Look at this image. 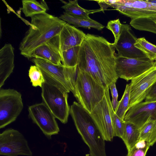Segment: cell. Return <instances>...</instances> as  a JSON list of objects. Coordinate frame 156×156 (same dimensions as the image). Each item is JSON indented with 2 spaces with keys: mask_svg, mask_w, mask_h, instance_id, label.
Segmentation results:
<instances>
[{
  "mask_svg": "<svg viewBox=\"0 0 156 156\" xmlns=\"http://www.w3.org/2000/svg\"><path fill=\"white\" fill-rule=\"evenodd\" d=\"M145 100L146 101L156 102V82L151 88Z\"/></svg>",
  "mask_w": 156,
  "mask_h": 156,
  "instance_id": "1f68e13d",
  "label": "cell"
},
{
  "mask_svg": "<svg viewBox=\"0 0 156 156\" xmlns=\"http://www.w3.org/2000/svg\"><path fill=\"white\" fill-rule=\"evenodd\" d=\"M32 58L42 59L55 65L63 66L59 35L37 48L31 55L30 59Z\"/></svg>",
  "mask_w": 156,
  "mask_h": 156,
  "instance_id": "2e32d148",
  "label": "cell"
},
{
  "mask_svg": "<svg viewBox=\"0 0 156 156\" xmlns=\"http://www.w3.org/2000/svg\"><path fill=\"white\" fill-rule=\"evenodd\" d=\"M22 11L25 16L31 17L46 12L48 8L46 2L40 3L35 0H24L22 1Z\"/></svg>",
  "mask_w": 156,
  "mask_h": 156,
  "instance_id": "7402d4cb",
  "label": "cell"
},
{
  "mask_svg": "<svg viewBox=\"0 0 156 156\" xmlns=\"http://www.w3.org/2000/svg\"><path fill=\"white\" fill-rule=\"evenodd\" d=\"M156 64V62L147 57L127 58L118 56L116 54L115 72L119 78L128 81L142 74Z\"/></svg>",
  "mask_w": 156,
  "mask_h": 156,
  "instance_id": "30bf717a",
  "label": "cell"
},
{
  "mask_svg": "<svg viewBox=\"0 0 156 156\" xmlns=\"http://www.w3.org/2000/svg\"><path fill=\"white\" fill-rule=\"evenodd\" d=\"M28 76L33 87H42L45 80L41 71L37 66H31L29 70Z\"/></svg>",
  "mask_w": 156,
  "mask_h": 156,
  "instance_id": "83f0119b",
  "label": "cell"
},
{
  "mask_svg": "<svg viewBox=\"0 0 156 156\" xmlns=\"http://www.w3.org/2000/svg\"><path fill=\"white\" fill-rule=\"evenodd\" d=\"M61 8L64 9L65 12L74 17L87 20L91 19L89 14L101 11L100 9L94 10L84 9L79 5L77 0H69Z\"/></svg>",
  "mask_w": 156,
  "mask_h": 156,
  "instance_id": "d6986e66",
  "label": "cell"
},
{
  "mask_svg": "<svg viewBox=\"0 0 156 156\" xmlns=\"http://www.w3.org/2000/svg\"><path fill=\"white\" fill-rule=\"evenodd\" d=\"M0 154L32 156L33 153L23 134L17 130L8 128L0 134Z\"/></svg>",
  "mask_w": 156,
  "mask_h": 156,
  "instance_id": "ba28073f",
  "label": "cell"
},
{
  "mask_svg": "<svg viewBox=\"0 0 156 156\" xmlns=\"http://www.w3.org/2000/svg\"><path fill=\"white\" fill-rule=\"evenodd\" d=\"M80 47H73L62 53V62L64 66L70 67L77 66Z\"/></svg>",
  "mask_w": 156,
  "mask_h": 156,
  "instance_id": "d4e9b609",
  "label": "cell"
},
{
  "mask_svg": "<svg viewBox=\"0 0 156 156\" xmlns=\"http://www.w3.org/2000/svg\"><path fill=\"white\" fill-rule=\"evenodd\" d=\"M29 27L19 47L20 54L30 59L34 51L58 35L66 22L46 12L31 17Z\"/></svg>",
  "mask_w": 156,
  "mask_h": 156,
  "instance_id": "7a4b0ae2",
  "label": "cell"
},
{
  "mask_svg": "<svg viewBox=\"0 0 156 156\" xmlns=\"http://www.w3.org/2000/svg\"><path fill=\"white\" fill-rule=\"evenodd\" d=\"M156 82V64L147 71L131 80L129 83V109L145 99L151 88Z\"/></svg>",
  "mask_w": 156,
  "mask_h": 156,
  "instance_id": "4fadbf2b",
  "label": "cell"
},
{
  "mask_svg": "<svg viewBox=\"0 0 156 156\" xmlns=\"http://www.w3.org/2000/svg\"><path fill=\"white\" fill-rule=\"evenodd\" d=\"M14 48L5 44L0 50V87L13 72L14 67Z\"/></svg>",
  "mask_w": 156,
  "mask_h": 156,
  "instance_id": "ac0fdd59",
  "label": "cell"
},
{
  "mask_svg": "<svg viewBox=\"0 0 156 156\" xmlns=\"http://www.w3.org/2000/svg\"><path fill=\"white\" fill-rule=\"evenodd\" d=\"M125 127V121L115 113L113 126L114 137L117 136L121 138L124 134Z\"/></svg>",
  "mask_w": 156,
  "mask_h": 156,
  "instance_id": "4dcf8cb0",
  "label": "cell"
},
{
  "mask_svg": "<svg viewBox=\"0 0 156 156\" xmlns=\"http://www.w3.org/2000/svg\"><path fill=\"white\" fill-rule=\"evenodd\" d=\"M41 71L45 80L41 88L43 102L56 118L66 124L70 111L68 102V93L69 92L58 80Z\"/></svg>",
  "mask_w": 156,
  "mask_h": 156,
  "instance_id": "277c9868",
  "label": "cell"
},
{
  "mask_svg": "<svg viewBox=\"0 0 156 156\" xmlns=\"http://www.w3.org/2000/svg\"><path fill=\"white\" fill-rule=\"evenodd\" d=\"M30 60L41 71L58 80L69 92L71 91L74 94L77 66L66 67L39 58H32Z\"/></svg>",
  "mask_w": 156,
  "mask_h": 156,
  "instance_id": "9c48e42d",
  "label": "cell"
},
{
  "mask_svg": "<svg viewBox=\"0 0 156 156\" xmlns=\"http://www.w3.org/2000/svg\"><path fill=\"white\" fill-rule=\"evenodd\" d=\"M112 7L131 20L156 16V4L147 0H116Z\"/></svg>",
  "mask_w": 156,
  "mask_h": 156,
  "instance_id": "7c38bea8",
  "label": "cell"
},
{
  "mask_svg": "<svg viewBox=\"0 0 156 156\" xmlns=\"http://www.w3.org/2000/svg\"><path fill=\"white\" fill-rule=\"evenodd\" d=\"M107 87L101 101L90 113L103 137L107 141H112L114 137L113 126L114 110L111 103L109 91Z\"/></svg>",
  "mask_w": 156,
  "mask_h": 156,
  "instance_id": "8992f818",
  "label": "cell"
},
{
  "mask_svg": "<svg viewBox=\"0 0 156 156\" xmlns=\"http://www.w3.org/2000/svg\"><path fill=\"white\" fill-rule=\"evenodd\" d=\"M130 90V84H127L122 97L119 101V105L114 110L115 113L123 120L129 109Z\"/></svg>",
  "mask_w": 156,
  "mask_h": 156,
  "instance_id": "4316f807",
  "label": "cell"
},
{
  "mask_svg": "<svg viewBox=\"0 0 156 156\" xmlns=\"http://www.w3.org/2000/svg\"><path fill=\"white\" fill-rule=\"evenodd\" d=\"M28 111L29 116L48 139L58 134L60 130L56 118L44 103L42 102L29 106Z\"/></svg>",
  "mask_w": 156,
  "mask_h": 156,
  "instance_id": "8fae6325",
  "label": "cell"
},
{
  "mask_svg": "<svg viewBox=\"0 0 156 156\" xmlns=\"http://www.w3.org/2000/svg\"><path fill=\"white\" fill-rule=\"evenodd\" d=\"M70 113L78 132L89 148L90 156H107L105 140L90 113L74 101Z\"/></svg>",
  "mask_w": 156,
  "mask_h": 156,
  "instance_id": "3957f363",
  "label": "cell"
},
{
  "mask_svg": "<svg viewBox=\"0 0 156 156\" xmlns=\"http://www.w3.org/2000/svg\"><path fill=\"white\" fill-rule=\"evenodd\" d=\"M137 38L133 34L130 26L122 24L119 39L115 45L118 56L127 58H139L147 57L134 44Z\"/></svg>",
  "mask_w": 156,
  "mask_h": 156,
  "instance_id": "5bb4252c",
  "label": "cell"
},
{
  "mask_svg": "<svg viewBox=\"0 0 156 156\" xmlns=\"http://www.w3.org/2000/svg\"><path fill=\"white\" fill-rule=\"evenodd\" d=\"M150 118L156 120V102H142L129 108L124 118L140 129Z\"/></svg>",
  "mask_w": 156,
  "mask_h": 156,
  "instance_id": "9a60e30c",
  "label": "cell"
},
{
  "mask_svg": "<svg viewBox=\"0 0 156 156\" xmlns=\"http://www.w3.org/2000/svg\"><path fill=\"white\" fill-rule=\"evenodd\" d=\"M147 1L150 3L156 4V0H147Z\"/></svg>",
  "mask_w": 156,
  "mask_h": 156,
  "instance_id": "d590c367",
  "label": "cell"
},
{
  "mask_svg": "<svg viewBox=\"0 0 156 156\" xmlns=\"http://www.w3.org/2000/svg\"><path fill=\"white\" fill-rule=\"evenodd\" d=\"M135 46L142 51L151 60L156 62V45L144 37L137 38Z\"/></svg>",
  "mask_w": 156,
  "mask_h": 156,
  "instance_id": "484cf974",
  "label": "cell"
},
{
  "mask_svg": "<svg viewBox=\"0 0 156 156\" xmlns=\"http://www.w3.org/2000/svg\"><path fill=\"white\" fill-rule=\"evenodd\" d=\"M122 24L119 19L110 20L107 23L106 28L110 30L113 33L115 38L114 45L116 44L121 33Z\"/></svg>",
  "mask_w": 156,
  "mask_h": 156,
  "instance_id": "f546056e",
  "label": "cell"
},
{
  "mask_svg": "<svg viewBox=\"0 0 156 156\" xmlns=\"http://www.w3.org/2000/svg\"><path fill=\"white\" fill-rule=\"evenodd\" d=\"M130 24L136 30L156 34V16L132 19Z\"/></svg>",
  "mask_w": 156,
  "mask_h": 156,
  "instance_id": "cb8c5ba5",
  "label": "cell"
},
{
  "mask_svg": "<svg viewBox=\"0 0 156 156\" xmlns=\"http://www.w3.org/2000/svg\"><path fill=\"white\" fill-rule=\"evenodd\" d=\"M23 108L20 92L13 89H1L0 128H3L15 121Z\"/></svg>",
  "mask_w": 156,
  "mask_h": 156,
  "instance_id": "52a82bcc",
  "label": "cell"
},
{
  "mask_svg": "<svg viewBox=\"0 0 156 156\" xmlns=\"http://www.w3.org/2000/svg\"><path fill=\"white\" fill-rule=\"evenodd\" d=\"M140 129L132 123L125 122L123 135L121 139L127 150L130 151L140 140Z\"/></svg>",
  "mask_w": 156,
  "mask_h": 156,
  "instance_id": "44dd1931",
  "label": "cell"
},
{
  "mask_svg": "<svg viewBox=\"0 0 156 156\" xmlns=\"http://www.w3.org/2000/svg\"><path fill=\"white\" fill-rule=\"evenodd\" d=\"M86 35L82 31L67 23L59 34L61 54L63 51L72 48L80 46Z\"/></svg>",
  "mask_w": 156,
  "mask_h": 156,
  "instance_id": "e0dca14e",
  "label": "cell"
},
{
  "mask_svg": "<svg viewBox=\"0 0 156 156\" xmlns=\"http://www.w3.org/2000/svg\"><path fill=\"white\" fill-rule=\"evenodd\" d=\"M105 89L89 73L77 69L74 95L78 103L90 113L103 99Z\"/></svg>",
  "mask_w": 156,
  "mask_h": 156,
  "instance_id": "5b68a950",
  "label": "cell"
},
{
  "mask_svg": "<svg viewBox=\"0 0 156 156\" xmlns=\"http://www.w3.org/2000/svg\"><path fill=\"white\" fill-rule=\"evenodd\" d=\"M116 82L112 83L109 87L111 90L112 98L118 99V93L115 85Z\"/></svg>",
  "mask_w": 156,
  "mask_h": 156,
  "instance_id": "836d02e7",
  "label": "cell"
},
{
  "mask_svg": "<svg viewBox=\"0 0 156 156\" xmlns=\"http://www.w3.org/2000/svg\"><path fill=\"white\" fill-rule=\"evenodd\" d=\"M150 146L144 140H140L126 156H145Z\"/></svg>",
  "mask_w": 156,
  "mask_h": 156,
  "instance_id": "f1b7e54d",
  "label": "cell"
},
{
  "mask_svg": "<svg viewBox=\"0 0 156 156\" xmlns=\"http://www.w3.org/2000/svg\"><path fill=\"white\" fill-rule=\"evenodd\" d=\"M116 58L113 43L102 37L87 34L80 47L77 69L89 73L105 88H109L119 78Z\"/></svg>",
  "mask_w": 156,
  "mask_h": 156,
  "instance_id": "6da1fadb",
  "label": "cell"
},
{
  "mask_svg": "<svg viewBox=\"0 0 156 156\" xmlns=\"http://www.w3.org/2000/svg\"><path fill=\"white\" fill-rule=\"evenodd\" d=\"M116 1V0L96 1L99 5L101 11L103 12H104V11L106 10L108 7H112V5L115 3Z\"/></svg>",
  "mask_w": 156,
  "mask_h": 156,
  "instance_id": "d6a6232c",
  "label": "cell"
},
{
  "mask_svg": "<svg viewBox=\"0 0 156 156\" xmlns=\"http://www.w3.org/2000/svg\"><path fill=\"white\" fill-rule=\"evenodd\" d=\"M59 17L68 24L74 25L75 27L88 29L94 28L98 30H102L105 27V26L100 23L92 19L87 20L76 18L65 12Z\"/></svg>",
  "mask_w": 156,
  "mask_h": 156,
  "instance_id": "ffe728a7",
  "label": "cell"
},
{
  "mask_svg": "<svg viewBox=\"0 0 156 156\" xmlns=\"http://www.w3.org/2000/svg\"><path fill=\"white\" fill-rule=\"evenodd\" d=\"M117 99L116 98H112L111 102L112 107L114 110L117 108L119 104V101H118Z\"/></svg>",
  "mask_w": 156,
  "mask_h": 156,
  "instance_id": "e575fe53",
  "label": "cell"
},
{
  "mask_svg": "<svg viewBox=\"0 0 156 156\" xmlns=\"http://www.w3.org/2000/svg\"><path fill=\"white\" fill-rule=\"evenodd\" d=\"M140 140L145 141L150 146L156 142V120L149 119L140 129Z\"/></svg>",
  "mask_w": 156,
  "mask_h": 156,
  "instance_id": "603a6c76",
  "label": "cell"
}]
</instances>
